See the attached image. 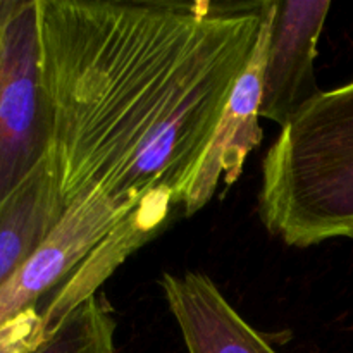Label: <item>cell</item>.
Wrapping results in <instances>:
<instances>
[{"label":"cell","mask_w":353,"mask_h":353,"mask_svg":"<svg viewBox=\"0 0 353 353\" xmlns=\"http://www.w3.org/2000/svg\"><path fill=\"white\" fill-rule=\"evenodd\" d=\"M65 210L54 159L48 154L0 202V288L47 241Z\"/></svg>","instance_id":"9"},{"label":"cell","mask_w":353,"mask_h":353,"mask_svg":"<svg viewBox=\"0 0 353 353\" xmlns=\"http://www.w3.org/2000/svg\"><path fill=\"white\" fill-rule=\"evenodd\" d=\"M43 340V321L37 307L0 326V353H30Z\"/></svg>","instance_id":"11"},{"label":"cell","mask_w":353,"mask_h":353,"mask_svg":"<svg viewBox=\"0 0 353 353\" xmlns=\"http://www.w3.org/2000/svg\"><path fill=\"white\" fill-rule=\"evenodd\" d=\"M116 327L109 305L93 295L30 353H116Z\"/></svg>","instance_id":"10"},{"label":"cell","mask_w":353,"mask_h":353,"mask_svg":"<svg viewBox=\"0 0 353 353\" xmlns=\"http://www.w3.org/2000/svg\"><path fill=\"white\" fill-rule=\"evenodd\" d=\"M330 9L327 0L271 2L261 117L285 128L321 93L314 61Z\"/></svg>","instance_id":"4"},{"label":"cell","mask_w":353,"mask_h":353,"mask_svg":"<svg viewBox=\"0 0 353 353\" xmlns=\"http://www.w3.org/2000/svg\"><path fill=\"white\" fill-rule=\"evenodd\" d=\"M161 288L188 353H278L207 274L165 272Z\"/></svg>","instance_id":"7"},{"label":"cell","mask_w":353,"mask_h":353,"mask_svg":"<svg viewBox=\"0 0 353 353\" xmlns=\"http://www.w3.org/2000/svg\"><path fill=\"white\" fill-rule=\"evenodd\" d=\"M0 9H2V0H0Z\"/></svg>","instance_id":"12"},{"label":"cell","mask_w":353,"mask_h":353,"mask_svg":"<svg viewBox=\"0 0 353 353\" xmlns=\"http://www.w3.org/2000/svg\"><path fill=\"white\" fill-rule=\"evenodd\" d=\"M176 205L169 196H148L138 203L88 255L85 261L71 272V278L62 281L61 288L54 299L47 303L43 312L45 338L69 316L78 309L85 300L95 295L99 286L130 257L133 252L143 247L148 240L155 236L169 217L174 212Z\"/></svg>","instance_id":"8"},{"label":"cell","mask_w":353,"mask_h":353,"mask_svg":"<svg viewBox=\"0 0 353 353\" xmlns=\"http://www.w3.org/2000/svg\"><path fill=\"white\" fill-rule=\"evenodd\" d=\"M269 37H271V2H265L259 40L247 68L231 92L212 141L190 186L186 202L183 205L185 216H192L205 207L221 181L226 186L236 183L243 171L247 157L262 141L259 117H261Z\"/></svg>","instance_id":"6"},{"label":"cell","mask_w":353,"mask_h":353,"mask_svg":"<svg viewBox=\"0 0 353 353\" xmlns=\"http://www.w3.org/2000/svg\"><path fill=\"white\" fill-rule=\"evenodd\" d=\"M40 55L38 0H2L0 202L52 150L54 112Z\"/></svg>","instance_id":"3"},{"label":"cell","mask_w":353,"mask_h":353,"mask_svg":"<svg viewBox=\"0 0 353 353\" xmlns=\"http://www.w3.org/2000/svg\"><path fill=\"white\" fill-rule=\"evenodd\" d=\"M128 214L102 193L69 205L54 233L0 288V326L37 307L40 296L64 281Z\"/></svg>","instance_id":"5"},{"label":"cell","mask_w":353,"mask_h":353,"mask_svg":"<svg viewBox=\"0 0 353 353\" xmlns=\"http://www.w3.org/2000/svg\"><path fill=\"white\" fill-rule=\"evenodd\" d=\"M264 9L38 0L50 154L65 209L92 193L130 212L155 195L185 205Z\"/></svg>","instance_id":"1"},{"label":"cell","mask_w":353,"mask_h":353,"mask_svg":"<svg viewBox=\"0 0 353 353\" xmlns=\"http://www.w3.org/2000/svg\"><path fill=\"white\" fill-rule=\"evenodd\" d=\"M259 214L290 247L353 238V81L281 128L262 165Z\"/></svg>","instance_id":"2"}]
</instances>
